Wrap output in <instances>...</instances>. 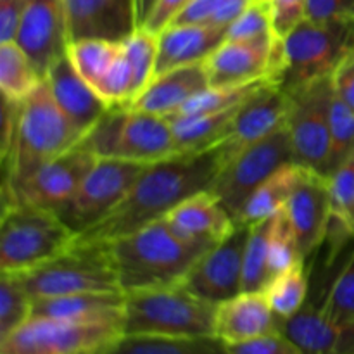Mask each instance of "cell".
<instances>
[{
  "label": "cell",
  "mask_w": 354,
  "mask_h": 354,
  "mask_svg": "<svg viewBox=\"0 0 354 354\" xmlns=\"http://www.w3.org/2000/svg\"><path fill=\"white\" fill-rule=\"evenodd\" d=\"M234 156V144L227 137L204 151L176 152L162 161L147 165L116 209L80 234L78 239L111 242L152 221L162 220L185 199L213 189Z\"/></svg>",
  "instance_id": "obj_1"
},
{
  "label": "cell",
  "mask_w": 354,
  "mask_h": 354,
  "mask_svg": "<svg viewBox=\"0 0 354 354\" xmlns=\"http://www.w3.org/2000/svg\"><path fill=\"white\" fill-rule=\"evenodd\" d=\"M123 294L180 286L211 248L180 237L168 221H152L109 242Z\"/></svg>",
  "instance_id": "obj_2"
},
{
  "label": "cell",
  "mask_w": 354,
  "mask_h": 354,
  "mask_svg": "<svg viewBox=\"0 0 354 354\" xmlns=\"http://www.w3.org/2000/svg\"><path fill=\"white\" fill-rule=\"evenodd\" d=\"M83 135L52 97L47 80L21 102L12 151L3 166V185L14 187L47 162L66 154Z\"/></svg>",
  "instance_id": "obj_3"
},
{
  "label": "cell",
  "mask_w": 354,
  "mask_h": 354,
  "mask_svg": "<svg viewBox=\"0 0 354 354\" xmlns=\"http://www.w3.org/2000/svg\"><path fill=\"white\" fill-rule=\"evenodd\" d=\"M218 304L190 292L183 283L124 294V335L211 337Z\"/></svg>",
  "instance_id": "obj_4"
},
{
  "label": "cell",
  "mask_w": 354,
  "mask_h": 354,
  "mask_svg": "<svg viewBox=\"0 0 354 354\" xmlns=\"http://www.w3.org/2000/svg\"><path fill=\"white\" fill-rule=\"evenodd\" d=\"M78 234L57 213L26 203L2 204L0 273L28 272L71 248Z\"/></svg>",
  "instance_id": "obj_5"
},
{
  "label": "cell",
  "mask_w": 354,
  "mask_h": 354,
  "mask_svg": "<svg viewBox=\"0 0 354 354\" xmlns=\"http://www.w3.org/2000/svg\"><path fill=\"white\" fill-rule=\"evenodd\" d=\"M14 277L33 301L83 292H123L109 242L76 239L57 258Z\"/></svg>",
  "instance_id": "obj_6"
},
{
  "label": "cell",
  "mask_w": 354,
  "mask_h": 354,
  "mask_svg": "<svg viewBox=\"0 0 354 354\" xmlns=\"http://www.w3.org/2000/svg\"><path fill=\"white\" fill-rule=\"evenodd\" d=\"M80 145L99 159L152 165L175 152L168 118L128 106H111Z\"/></svg>",
  "instance_id": "obj_7"
},
{
  "label": "cell",
  "mask_w": 354,
  "mask_h": 354,
  "mask_svg": "<svg viewBox=\"0 0 354 354\" xmlns=\"http://www.w3.org/2000/svg\"><path fill=\"white\" fill-rule=\"evenodd\" d=\"M123 335L121 322L31 317L0 341V354H109Z\"/></svg>",
  "instance_id": "obj_8"
},
{
  "label": "cell",
  "mask_w": 354,
  "mask_h": 354,
  "mask_svg": "<svg viewBox=\"0 0 354 354\" xmlns=\"http://www.w3.org/2000/svg\"><path fill=\"white\" fill-rule=\"evenodd\" d=\"M354 48V21L304 19L283 38L286 71L282 86L290 90L328 78Z\"/></svg>",
  "instance_id": "obj_9"
},
{
  "label": "cell",
  "mask_w": 354,
  "mask_h": 354,
  "mask_svg": "<svg viewBox=\"0 0 354 354\" xmlns=\"http://www.w3.org/2000/svg\"><path fill=\"white\" fill-rule=\"evenodd\" d=\"M287 93L289 113L286 128L292 147L294 165L328 176L332 171L330 76L290 88Z\"/></svg>",
  "instance_id": "obj_10"
},
{
  "label": "cell",
  "mask_w": 354,
  "mask_h": 354,
  "mask_svg": "<svg viewBox=\"0 0 354 354\" xmlns=\"http://www.w3.org/2000/svg\"><path fill=\"white\" fill-rule=\"evenodd\" d=\"M292 162V147L283 124L263 140L239 151L227 162L211 192L220 199L234 220H237L239 213L251 194L270 176L275 175L280 168Z\"/></svg>",
  "instance_id": "obj_11"
},
{
  "label": "cell",
  "mask_w": 354,
  "mask_h": 354,
  "mask_svg": "<svg viewBox=\"0 0 354 354\" xmlns=\"http://www.w3.org/2000/svg\"><path fill=\"white\" fill-rule=\"evenodd\" d=\"M145 166L120 159H97L78 192L57 214L71 230L83 234L116 209Z\"/></svg>",
  "instance_id": "obj_12"
},
{
  "label": "cell",
  "mask_w": 354,
  "mask_h": 354,
  "mask_svg": "<svg viewBox=\"0 0 354 354\" xmlns=\"http://www.w3.org/2000/svg\"><path fill=\"white\" fill-rule=\"evenodd\" d=\"M83 145L47 162L14 187H2V203H26L59 213L75 197L83 180L97 162Z\"/></svg>",
  "instance_id": "obj_13"
},
{
  "label": "cell",
  "mask_w": 354,
  "mask_h": 354,
  "mask_svg": "<svg viewBox=\"0 0 354 354\" xmlns=\"http://www.w3.org/2000/svg\"><path fill=\"white\" fill-rule=\"evenodd\" d=\"M248 235L249 225H235L232 234L211 245L201 256L183 286L197 297L213 304H220L241 294Z\"/></svg>",
  "instance_id": "obj_14"
},
{
  "label": "cell",
  "mask_w": 354,
  "mask_h": 354,
  "mask_svg": "<svg viewBox=\"0 0 354 354\" xmlns=\"http://www.w3.org/2000/svg\"><path fill=\"white\" fill-rule=\"evenodd\" d=\"M14 41L45 78L52 64L68 54L69 30L64 0H31Z\"/></svg>",
  "instance_id": "obj_15"
},
{
  "label": "cell",
  "mask_w": 354,
  "mask_h": 354,
  "mask_svg": "<svg viewBox=\"0 0 354 354\" xmlns=\"http://www.w3.org/2000/svg\"><path fill=\"white\" fill-rule=\"evenodd\" d=\"M286 211L296 230L303 258L308 259L324 245L330 230L332 204L327 176L303 168Z\"/></svg>",
  "instance_id": "obj_16"
},
{
  "label": "cell",
  "mask_w": 354,
  "mask_h": 354,
  "mask_svg": "<svg viewBox=\"0 0 354 354\" xmlns=\"http://www.w3.org/2000/svg\"><path fill=\"white\" fill-rule=\"evenodd\" d=\"M69 41L100 38L123 44L138 28L135 0H64Z\"/></svg>",
  "instance_id": "obj_17"
},
{
  "label": "cell",
  "mask_w": 354,
  "mask_h": 354,
  "mask_svg": "<svg viewBox=\"0 0 354 354\" xmlns=\"http://www.w3.org/2000/svg\"><path fill=\"white\" fill-rule=\"evenodd\" d=\"M272 38L263 40H227L204 61L209 86L244 85L261 78H270L272 66ZM273 82V80H272Z\"/></svg>",
  "instance_id": "obj_18"
},
{
  "label": "cell",
  "mask_w": 354,
  "mask_h": 354,
  "mask_svg": "<svg viewBox=\"0 0 354 354\" xmlns=\"http://www.w3.org/2000/svg\"><path fill=\"white\" fill-rule=\"evenodd\" d=\"M280 330V318L273 313L261 292H241L216 306L214 337L223 344L251 341Z\"/></svg>",
  "instance_id": "obj_19"
},
{
  "label": "cell",
  "mask_w": 354,
  "mask_h": 354,
  "mask_svg": "<svg viewBox=\"0 0 354 354\" xmlns=\"http://www.w3.org/2000/svg\"><path fill=\"white\" fill-rule=\"evenodd\" d=\"M45 80L50 86L55 102L69 118V121L82 131L83 137L95 127L97 121L111 107L100 99L93 86L82 78V75L69 61L68 54L52 64Z\"/></svg>",
  "instance_id": "obj_20"
},
{
  "label": "cell",
  "mask_w": 354,
  "mask_h": 354,
  "mask_svg": "<svg viewBox=\"0 0 354 354\" xmlns=\"http://www.w3.org/2000/svg\"><path fill=\"white\" fill-rule=\"evenodd\" d=\"M280 330L303 354H354V322L334 324L310 299L289 320H280Z\"/></svg>",
  "instance_id": "obj_21"
},
{
  "label": "cell",
  "mask_w": 354,
  "mask_h": 354,
  "mask_svg": "<svg viewBox=\"0 0 354 354\" xmlns=\"http://www.w3.org/2000/svg\"><path fill=\"white\" fill-rule=\"evenodd\" d=\"M206 88H209V78L204 62H196L156 75L128 106L169 118Z\"/></svg>",
  "instance_id": "obj_22"
},
{
  "label": "cell",
  "mask_w": 354,
  "mask_h": 354,
  "mask_svg": "<svg viewBox=\"0 0 354 354\" xmlns=\"http://www.w3.org/2000/svg\"><path fill=\"white\" fill-rule=\"evenodd\" d=\"M165 220L185 241L207 245L223 241L237 225L211 190L196 194L180 203L166 214Z\"/></svg>",
  "instance_id": "obj_23"
},
{
  "label": "cell",
  "mask_w": 354,
  "mask_h": 354,
  "mask_svg": "<svg viewBox=\"0 0 354 354\" xmlns=\"http://www.w3.org/2000/svg\"><path fill=\"white\" fill-rule=\"evenodd\" d=\"M289 113V93L279 83H270L239 109L228 135L235 154L282 128Z\"/></svg>",
  "instance_id": "obj_24"
},
{
  "label": "cell",
  "mask_w": 354,
  "mask_h": 354,
  "mask_svg": "<svg viewBox=\"0 0 354 354\" xmlns=\"http://www.w3.org/2000/svg\"><path fill=\"white\" fill-rule=\"evenodd\" d=\"M227 38V28L211 24H169L158 33L156 75L204 62ZM154 75V76H156Z\"/></svg>",
  "instance_id": "obj_25"
},
{
  "label": "cell",
  "mask_w": 354,
  "mask_h": 354,
  "mask_svg": "<svg viewBox=\"0 0 354 354\" xmlns=\"http://www.w3.org/2000/svg\"><path fill=\"white\" fill-rule=\"evenodd\" d=\"M31 317L71 322H121L124 318L123 292H83L73 296L35 299Z\"/></svg>",
  "instance_id": "obj_26"
},
{
  "label": "cell",
  "mask_w": 354,
  "mask_h": 354,
  "mask_svg": "<svg viewBox=\"0 0 354 354\" xmlns=\"http://www.w3.org/2000/svg\"><path fill=\"white\" fill-rule=\"evenodd\" d=\"M242 106L197 116L168 118L171 123L175 152L204 151L223 142L232 133L235 116Z\"/></svg>",
  "instance_id": "obj_27"
},
{
  "label": "cell",
  "mask_w": 354,
  "mask_h": 354,
  "mask_svg": "<svg viewBox=\"0 0 354 354\" xmlns=\"http://www.w3.org/2000/svg\"><path fill=\"white\" fill-rule=\"evenodd\" d=\"M301 173H303V166L294 165V162L280 168L275 175L270 176L251 194L235 221L252 225L279 213L282 207H286L294 187L299 182Z\"/></svg>",
  "instance_id": "obj_28"
},
{
  "label": "cell",
  "mask_w": 354,
  "mask_h": 354,
  "mask_svg": "<svg viewBox=\"0 0 354 354\" xmlns=\"http://www.w3.org/2000/svg\"><path fill=\"white\" fill-rule=\"evenodd\" d=\"M109 354H228L218 337L123 335Z\"/></svg>",
  "instance_id": "obj_29"
},
{
  "label": "cell",
  "mask_w": 354,
  "mask_h": 354,
  "mask_svg": "<svg viewBox=\"0 0 354 354\" xmlns=\"http://www.w3.org/2000/svg\"><path fill=\"white\" fill-rule=\"evenodd\" d=\"M44 80L26 52L16 44H0V90L10 100L23 102Z\"/></svg>",
  "instance_id": "obj_30"
},
{
  "label": "cell",
  "mask_w": 354,
  "mask_h": 354,
  "mask_svg": "<svg viewBox=\"0 0 354 354\" xmlns=\"http://www.w3.org/2000/svg\"><path fill=\"white\" fill-rule=\"evenodd\" d=\"M308 299L334 324L354 322V249L327 287L310 290Z\"/></svg>",
  "instance_id": "obj_31"
},
{
  "label": "cell",
  "mask_w": 354,
  "mask_h": 354,
  "mask_svg": "<svg viewBox=\"0 0 354 354\" xmlns=\"http://www.w3.org/2000/svg\"><path fill=\"white\" fill-rule=\"evenodd\" d=\"M310 280H308L306 261L280 275L273 277L263 294L268 299L273 313L280 320H289L299 313L310 296Z\"/></svg>",
  "instance_id": "obj_32"
},
{
  "label": "cell",
  "mask_w": 354,
  "mask_h": 354,
  "mask_svg": "<svg viewBox=\"0 0 354 354\" xmlns=\"http://www.w3.org/2000/svg\"><path fill=\"white\" fill-rule=\"evenodd\" d=\"M123 52V44L100 38L69 41L68 57L83 80L95 85Z\"/></svg>",
  "instance_id": "obj_33"
},
{
  "label": "cell",
  "mask_w": 354,
  "mask_h": 354,
  "mask_svg": "<svg viewBox=\"0 0 354 354\" xmlns=\"http://www.w3.org/2000/svg\"><path fill=\"white\" fill-rule=\"evenodd\" d=\"M273 216L258 221V223L249 225V235L244 251L242 292H261L268 286V245L270 234H272Z\"/></svg>",
  "instance_id": "obj_34"
},
{
  "label": "cell",
  "mask_w": 354,
  "mask_h": 354,
  "mask_svg": "<svg viewBox=\"0 0 354 354\" xmlns=\"http://www.w3.org/2000/svg\"><path fill=\"white\" fill-rule=\"evenodd\" d=\"M270 83L275 82H272L270 78H261L251 83H244V85L209 86V88L197 93L194 99H190L189 102H187L178 113L173 114V116H197V114L216 113V111H225L232 109V107L242 106V104L248 102L254 93H258L259 90L265 88Z\"/></svg>",
  "instance_id": "obj_35"
},
{
  "label": "cell",
  "mask_w": 354,
  "mask_h": 354,
  "mask_svg": "<svg viewBox=\"0 0 354 354\" xmlns=\"http://www.w3.org/2000/svg\"><path fill=\"white\" fill-rule=\"evenodd\" d=\"M306 259L303 258L301 252L299 241H297L296 230L287 216L286 207L279 211L273 216L272 234H270V245H268V270L270 280L294 266L301 265Z\"/></svg>",
  "instance_id": "obj_36"
},
{
  "label": "cell",
  "mask_w": 354,
  "mask_h": 354,
  "mask_svg": "<svg viewBox=\"0 0 354 354\" xmlns=\"http://www.w3.org/2000/svg\"><path fill=\"white\" fill-rule=\"evenodd\" d=\"M123 50L133 71L135 97H137L156 75L159 50L158 35L145 28H137L135 33L123 41Z\"/></svg>",
  "instance_id": "obj_37"
},
{
  "label": "cell",
  "mask_w": 354,
  "mask_h": 354,
  "mask_svg": "<svg viewBox=\"0 0 354 354\" xmlns=\"http://www.w3.org/2000/svg\"><path fill=\"white\" fill-rule=\"evenodd\" d=\"M33 299L19 280L10 273H0V341L31 318Z\"/></svg>",
  "instance_id": "obj_38"
},
{
  "label": "cell",
  "mask_w": 354,
  "mask_h": 354,
  "mask_svg": "<svg viewBox=\"0 0 354 354\" xmlns=\"http://www.w3.org/2000/svg\"><path fill=\"white\" fill-rule=\"evenodd\" d=\"M332 171L354 158V111L332 88L330 99ZM330 171V173H332Z\"/></svg>",
  "instance_id": "obj_39"
},
{
  "label": "cell",
  "mask_w": 354,
  "mask_h": 354,
  "mask_svg": "<svg viewBox=\"0 0 354 354\" xmlns=\"http://www.w3.org/2000/svg\"><path fill=\"white\" fill-rule=\"evenodd\" d=\"M327 180L332 218L354 237V158L335 168Z\"/></svg>",
  "instance_id": "obj_40"
},
{
  "label": "cell",
  "mask_w": 354,
  "mask_h": 354,
  "mask_svg": "<svg viewBox=\"0 0 354 354\" xmlns=\"http://www.w3.org/2000/svg\"><path fill=\"white\" fill-rule=\"evenodd\" d=\"M93 90L99 93V97L107 106L131 104V100L135 99L133 71H131L130 62L124 55V50L107 69L106 75L93 85Z\"/></svg>",
  "instance_id": "obj_41"
},
{
  "label": "cell",
  "mask_w": 354,
  "mask_h": 354,
  "mask_svg": "<svg viewBox=\"0 0 354 354\" xmlns=\"http://www.w3.org/2000/svg\"><path fill=\"white\" fill-rule=\"evenodd\" d=\"M275 37L270 19L268 0H252L248 9L227 28V40H263Z\"/></svg>",
  "instance_id": "obj_42"
},
{
  "label": "cell",
  "mask_w": 354,
  "mask_h": 354,
  "mask_svg": "<svg viewBox=\"0 0 354 354\" xmlns=\"http://www.w3.org/2000/svg\"><path fill=\"white\" fill-rule=\"evenodd\" d=\"M272 30L277 38H286L308 19V0H268Z\"/></svg>",
  "instance_id": "obj_43"
},
{
  "label": "cell",
  "mask_w": 354,
  "mask_h": 354,
  "mask_svg": "<svg viewBox=\"0 0 354 354\" xmlns=\"http://www.w3.org/2000/svg\"><path fill=\"white\" fill-rule=\"evenodd\" d=\"M227 346V344H225ZM228 354H303L282 330L227 346Z\"/></svg>",
  "instance_id": "obj_44"
},
{
  "label": "cell",
  "mask_w": 354,
  "mask_h": 354,
  "mask_svg": "<svg viewBox=\"0 0 354 354\" xmlns=\"http://www.w3.org/2000/svg\"><path fill=\"white\" fill-rule=\"evenodd\" d=\"M308 19L354 21V0H308Z\"/></svg>",
  "instance_id": "obj_45"
},
{
  "label": "cell",
  "mask_w": 354,
  "mask_h": 354,
  "mask_svg": "<svg viewBox=\"0 0 354 354\" xmlns=\"http://www.w3.org/2000/svg\"><path fill=\"white\" fill-rule=\"evenodd\" d=\"M30 2L31 0H0V44L16 40Z\"/></svg>",
  "instance_id": "obj_46"
},
{
  "label": "cell",
  "mask_w": 354,
  "mask_h": 354,
  "mask_svg": "<svg viewBox=\"0 0 354 354\" xmlns=\"http://www.w3.org/2000/svg\"><path fill=\"white\" fill-rule=\"evenodd\" d=\"M332 88L354 111V48L346 54L330 75Z\"/></svg>",
  "instance_id": "obj_47"
},
{
  "label": "cell",
  "mask_w": 354,
  "mask_h": 354,
  "mask_svg": "<svg viewBox=\"0 0 354 354\" xmlns=\"http://www.w3.org/2000/svg\"><path fill=\"white\" fill-rule=\"evenodd\" d=\"M190 0H158L152 9L151 16L147 17L145 24L142 28L152 31V33H161L166 26L171 24V21L178 16L183 10V7L189 3Z\"/></svg>",
  "instance_id": "obj_48"
},
{
  "label": "cell",
  "mask_w": 354,
  "mask_h": 354,
  "mask_svg": "<svg viewBox=\"0 0 354 354\" xmlns=\"http://www.w3.org/2000/svg\"><path fill=\"white\" fill-rule=\"evenodd\" d=\"M156 2H158V0H135V3H137V24H138V28L144 26L145 21H147V17L151 16L152 9H154Z\"/></svg>",
  "instance_id": "obj_49"
}]
</instances>
